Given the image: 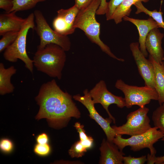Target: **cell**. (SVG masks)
Instances as JSON below:
<instances>
[{
	"label": "cell",
	"instance_id": "6da1fadb",
	"mask_svg": "<svg viewBox=\"0 0 164 164\" xmlns=\"http://www.w3.org/2000/svg\"><path fill=\"white\" fill-rule=\"evenodd\" d=\"M72 97L54 79L43 84L35 97L39 106L36 119L46 118L50 126L59 129L65 126L71 118H79L80 112Z\"/></svg>",
	"mask_w": 164,
	"mask_h": 164
},
{
	"label": "cell",
	"instance_id": "7a4b0ae2",
	"mask_svg": "<svg viewBox=\"0 0 164 164\" xmlns=\"http://www.w3.org/2000/svg\"><path fill=\"white\" fill-rule=\"evenodd\" d=\"M65 52L57 45L48 44L37 49L32 60L33 65L38 71L60 80L66 60Z\"/></svg>",
	"mask_w": 164,
	"mask_h": 164
},
{
	"label": "cell",
	"instance_id": "3957f363",
	"mask_svg": "<svg viewBox=\"0 0 164 164\" xmlns=\"http://www.w3.org/2000/svg\"><path fill=\"white\" fill-rule=\"evenodd\" d=\"M101 0H94L85 9L80 10L75 19L73 27L84 31L93 43L97 45L103 52L111 57L119 61L124 62V59L118 58L111 51L100 37V25L96 20L95 15Z\"/></svg>",
	"mask_w": 164,
	"mask_h": 164
},
{
	"label": "cell",
	"instance_id": "277c9868",
	"mask_svg": "<svg viewBox=\"0 0 164 164\" xmlns=\"http://www.w3.org/2000/svg\"><path fill=\"white\" fill-rule=\"evenodd\" d=\"M164 137V134L154 126L144 133L131 136L128 138H123L121 135H116L113 142L121 151L127 146H130L131 150L134 152L145 148L149 149L150 154L147 155V163L153 164L155 163L156 152L153 145Z\"/></svg>",
	"mask_w": 164,
	"mask_h": 164
},
{
	"label": "cell",
	"instance_id": "5b68a950",
	"mask_svg": "<svg viewBox=\"0 0 164 164\" xmlns=\"http://www.w3.org/2000/svg\"><path fill=\"white\" fill-rule=\"evenodd\" d=\"M34 15L32 13L27 18L22 29L14 42L5 50L3 56L5 59L12 63L16 62L18 59L21 60L25 67L32 73L33 71V61L28 56L26 50L27 34L30 29H34Z\"/></svg>",
	"mask_w": 164,
	"mask_h": 164
},
{
	"label": "cell",
	"instance_id": "8992f818",
	"mask_svg": "<svg viewBox=\"0 0 164 164\" xmlns=\"http://www.w3.org/2000/svg\"><path fill=\"white\" fill-rule=\"evenodd\" d=\"M115 86L123 93L125 107L127 108L135 105L144 108L152 100L158 101L159 99L158 94L156 90L146 86L138 87L130 85L122 80L118 79L116 81Z\"/></svg>",
	"mask_w": 164,
	"mask_h": 164
},
{
	"label": "cell",
	"instance_id": "52a82bcc",
	"mask_svg": "<svg viewBox=\"0 0 164 164\" xmlns=\"http://www.w3.org/2000/svg\"><path fill=\"white\" fill-rule=\"evenodd\" d=\"M33 13L36 23L34 29L40 39L37 49H43L48 44L53 43L59 45L66 51H69L71 43L68 36L60 35L52 29L40 11L36 10Z\"/></svg>",
	"mask_w": 164,
	"mask_h": 164
},
{
	"label": "cell",
	"instance_id": "ba28073f",
	"mask_svg": "<svg viewBox=\"0 0 164 164\" xmlns=\"http://www.w3.org/2000/svg\"><path fill=\"white\" fill-rule=\"evenodd\" d=\"M149 109L140 107L130 113L126 117L127 121L122 125L111 126L116 135H125L131 136L144 133L151 128L150 120L147 114Z\"/></svg>",
	"mask_w": 164,
	"mask_h": 164
},
{
	"label": "cell",
	"instance_id": "9c48e42d",
	"mask_svg": "<svg viewBox=\"0 0 164 164\" xmlns=\"http://www.w3.org/2000/svg\"><path fill=\"white\" fill-rule=\"evenodd\" d=\"M89 92L94 103L100 104L115 124V119L110 112L108 107L112 104H115L120 108L125 107L124 98L115 95L109 91L105 81L102 80L98 82Z\"/></svg>",
	"mask_w": 164,
	"mask_h": 164
},
{
	"label": "cell",
	"instance_id": "30bf717a",
	"mask_svg": "<svg viewBox=\"0 0 164 164\" xmlns=\"http://www.w3.org/2000/svg\"><path fill=\"white\" fill-rule=\"evenodd\" d=\"M83 94V96H80L79 94L75 95L73 96V98L81 103L86 108L89 112V116L101 128L106 135L107 139L113 142L116 134L110 126V124L113 121L109 117L105 119L98 113L87 89L84 91Z\"/></svg>",
	"mask_w": 164,
	"mask_h": 164
},
{
	"label": "cell",
	"instance_id": "8fae6325",
	"mask_svg": "<svg viewBox=\"0 0 164 164\" xmlns=\"http://www.w3.org/2000/svg\"><path fill=\"white\" fill-rule=\"evenodd\" d=\"M130 48L145 86L155 89V75L152 64L140 51L139 43H131Z\"/></svg>",
	"mask_w": 164,
	"mask_h": 164
},
{
	"label": "cell",
	"instance_id": "7c38bea8",
	"mask_svg": "<svg viewBox=\"0 0 164 164\" xmlns=\"http://www.w3.org/2000/svg\"><path fill=\"white\" fill-rule=\"evenodd\" d=\"M100 164H122L125 154L113 142L104 138L99 148Z\"/></svg>",
	"mask_w": 164,
	"mask_h": 164
},
{
	"label": "cell",
	"instance_id": "4fadbf2b",
	"mask_svg": "<svg viewBox=\"0 0 164 164\" xmlns=\"http://www.w3.org/2000/svg\"><path fill=\"white\" fill-rule=\"evenodd\" d=\"M164 36L158 28H154L149 33L146 37L145 46L146 50L153 59L161 64L163 60L164 51L162 48V40Z\"/></svg>",
	"mask_w": 164,
	"mask_h": 164
},
{
	"label": "cell",
	"instance_id": "5bb4252c",
	"mask_svg": "<svg viewBox=\"0 0 164 164\" xmlns=\"http://www.w3.org/2000/svg\"><path fill=\"white\" fill-rule=\"evenodd\" d=\"M123 19L124 21L132 22L137 27L139 32L140 50L146 57H147L148 53L145 46L146 37L151 30L154 28H159L158 24L151 17L145 20L135 19L126 16Z\"/></svg>",
	"mask_w": 164,
	"mask_h": 164
},
{
	"label": "cell",
	"instance_id": "9a60e30c",
	"mask_svg": "<svg viewBox=\"0 0 164 164\" xmlns=\"http://www.w3.org/2000/svg\"><path fill=\"white\" fill-rule=\"evenodd\" d=\"M15 12L0 15V35L10 31H20L26 20L17 16Z\"/></svg>",
	"mask_w": 164,
	"mask_h": 164
},
{
	"label": "cell",
	"instance_id": "2e32d148",
	"mask_svg": "<svg viewBox=\"0 0 164 164\" xmlns=\"http://www.w3.org/2000/svg\"><path fill=\"white\" fill-rule=\"evenodd\" d=\"M17 69L12 66L5 68L4 64L0 63V94L4 95L12 93L15 87L11 80L12 76L15 74Z\"/></svg>",
	"mask_w": 164,
	"mask_h": 164
},
{
	"label": "cell",
	"instance_id": "e0dca14e",
	"mask_svg": "<svg viewBox=\"0 0 164 164\" xmlns=\"http://www.w3.org/2000/svg\"><path fill=\"white\" fill-rule=\"evenodd\" d=\"M149 60L152 64L155 72V89L159 95V105L164 103V62L160 64L150 55Z\"/></svg>",
	"mask_w": 164,
	"mask_h": 164
},
{
	"label": "cell",
	"instance_id": "ac0fdd59",
	"mask_svg": "<svg viewBox=\"0 0 164 164\" xmlns=\"http://www.w3.org/2000/svg\"><path fill=\"white\" fill-rule=\"evenodd\" d=\"M139 0H123L114 12L111 19L115 23L118 24L122 21L125 16H129L132 11V5Z\"/></svg>",
	"mask_w": 164,
	"mask_h": 164
},
{
	"label": "cell",
	"instance_id": "d6986e66",
	"mask_svg": "<svg viewBox=\"0 0 164 164\" xmlns=\"http://www.w3.org/2000/svg\"><path fill=\"white\" fill-rule=\"evenodd\" d=\"M134 5L137 9L135 14L144 13L154 19L158 23L159 27L164 29V22L162 16V12L161 11L158 12L156 10L152 11L148 10L144 7L140 0L136 2Z\"/></svg>",
	"mask_w": 164,
	"mask_h": 164
},
{
	"label": "cell",
	"instance_id": "ffe728a7",
	"mask_svg": "<svg viewBox=\"0 0 164 164\" xmlns=\"http://www.w3.org/2000/svg\"><path fill=\"white\" fill-rule=\"evenodd\" d=\"M80 10L74 5L67 9H61L57 11V15L62 17L70 28L74 32L75 29L73 27L77 16Z\"/></svg>",
	"mask_w": 164,
	"mask_h": 164
},
{
	"label": "cell",
	"instance_id": "44dd1931",
	"mask_svg": "<svg viewBox=\"0 0 164 164\" xmlns=\"http://www.w3.org/2000/svg\"><path fill=\"white\" fill-rule=\"evenodd\" d=\"M53 26L54 30L58 33L62 35L68 36L74 32L70 28L64 19L58 15L53 19Z\"/></svg>",
	"mask_w": 164,
	"mask_h": 164
},
{
	"label": "cell",
	"instance_id": "7402d4cb",
	"mask_svg": "<svg viewBox=\"0 0 164 164\" xmlns=\"http://www.w3.org/2000/svg\"><path fill=\"white\" fill-rule=\"evenodd\" d=\"M46 0H13L14 6L11 12L27 10L32 9L36 4Z\"/></svg>",
	"mask_w": 164,
	"mask_h": 164
},
{
	"label": "cell",
	"instance_id": "603a6c76",
	"mask_svg": "<svg viewBox=\"0 0 164 164\" xmlns=\"http://www.w3.org/2000/svg\"><path fill=\"white\" fill-rule=\"evenodd\" d=\"M152 119L154 126L164 134V103L154 111Z\"/></svg>",
	"mask_w": 164,
	"mask_h": 164
},
{
	"label": "cell",
	"instance_id": "cb8c5ba5",
	"mask_svg": "<svg viewBox=\"0 0 164 164\" xmlns=\"http://www.w3.org/2000/svg\"><path fill=\"white\" fill-rule=\"evenodd\" d=\"M19 31H10L3 34L0 40V52L4 51L17 38Z\"/></svg>",
	"mask_w": 164,
	"mask_h": 164
},
{
	"label": "cell",
	"instance_id": "d4e9b609",
	"mask_svg": "<svg viewBox=\"0 0 164 164\" xmlns=\"http://www.w3.org/2000/svg\"><path fill=\"white\" fill-rule=\"evenodd\" d=\"M87 150L79 140L72 145L68 151V153L72 158H79L84 156Z\"/></svg>",
	"mask_w": 164,
	"mask_h": 164
},
{
	"label": "cell",
	"instance_id": "484cf974",
	"mask_svg": "<svg viewBox=\"0 0 164 164\" xmlns=\"http://www.w3.org/2000/svg\"><path fill=\"white\" fill-rule=\"evenodd\" d=\"M33 151L34 153L38 155L45 157L48 155L50 154L51 149L50 145L48 143L44 144L37 143L34 146Z\"/></svg>",
	"mask_w": 164,
	"mask_h": 164
},
{
	"label": "cell",
	"instance_id": "4316f807",
	"mask_svg": "<svg viewBox=\"0 0 164 164\" xmlns=\"http://www.w3.org/2000/svg\"><path fill=\"white\" fill-rule=\"evenodd\" d=\"M14 148V144L10 139L7 138L1 139L0 149L2 152L5 154L10 153L13 151Z\"/></svg>",
	"mask_w": 164,
	"mask_h": 164
},
{
	"label": "cell",
	"instance_id": "83f0119b",
	"mask_svg": "<svg viewBox=\"0 0 164 164\" xmlns=\"http://www.w3.org/2000/svg\"><path fill=\"white\" fill-rule=\"evenodd\" d=\"M123 0H110L109 2H108L105 13L107 20L111 19V17L115 10Z\"/></svg>",
	"mask_w": 164,
	"mask_h": 164
},
{
	"label": "cell",
	"instance_id": "f1b7e54d",
	"mask_svg": "<svg viewBox=\"0 0 164 164\" xmlns=\"http://www.w3.org/2000/svg\"><path fill=\"white\" fill-rule=\"evenodd\" d=\"M147 160V157L145 155L138 157H132L129 155L124 156L123 162L124 164H144Z\"/></svg>",
	"mask_w": 164,
	"mask_h": 164
},
{
	"label": "cell",
	"instance_id": "f546056e",
	"mask_svg": "<svg viewBox=\"0 0 164 164\" xmlns=\"http://www.w3.org/2000/svg\"><path fill=\"white\" fill-rule=\"evenodd\" d=\"M79 134L80 140L84 141L87 139L91 136H88L85 133L84 126L79 122H76L74 125Z\"/></svg>",
	"mask_w": 164,
	"mask_h": 164
},
{
	"label": "cell",
	"instance_id": "4dcf8cb0",
	"mask_svg": "<svg viewBox=\"0 0 164 164\" xmlns=\"http://www.w3.org/2000/svg\"><path fill=\"white\" fill-rule=\"evenodd\" d=\"M14 6L13 0H0V8L6 13L10 12Z\"/></svg>",
	"mask_w": 164,
	"mask_h": 164
},
{
	"label": "cell",
	"instance_id": "1f68e13d",
	"mask_svg": "<svg viewBox=\"0 0 164 164\" xmlns=\"http://www.w3.org/2000/svg\"><path fill=\"white\" fill-rule=\"evenodd\" d=\"M94 0H75L74 5L80 10L87 7Z\"/></svg>",
	"mask_w": 164,
	"mask_h": 164
},
{
	"label": "cell",
	"instance_id": "d6a6232c",
	"mask_svg": "<svg viewBox=\"0 0 164 164\" xmlns=\"http://www.w3.org/2000/svg\"><path fill=\"white\" fill-rule=\"evenodd\" d=\"M37 143L40 144L48 143L49 142V137L48 135L45 132H43L38 135L36 137Z\"/></svg>",
	"mask_w": 164,
	"mask_h": 164
},
{
	"label": "cell",
	"instance_id": "836d02e7",
	"mask_svg": "<svg viewBox=\"0 0 164 164\" xmlns=\"http://www.w3.org/2000/svg\"><path fill=\"white\" fill-rule=\"evenodd\" d=\"M161 140L163 141H164V137L161 139ZM163 162H164V155L160 157H156L155 163L156 164H162Z\"/></svg>",
	"mask_w": 164,
	"mask_h": 164
},
{
	"label": "cell",
	"instance_id": "e575fe53",
	"mask_svg": "<svg viewBox=\"0 0 164 164\" xmlns=\"http://www.w3.org/2000/svg\"><path fill=\"white\" fill-rule=\"evenodd\" d=\"M141 2H146L149 1V0H140Z\"/></svg>",
	"mask_w": 164,
	"mask_h": 164
},
{
	"label": "cell",
	"instance_id": "d590c367",
	"mask_svg": "<svg viewBox=\"0 0 164 164\" xmlns=\"http://www.w3.org/2000/svg\"><path fill=\"white\" fill-rule=\"evenodd\" d=\"M162 164H164V162H162Z\"/></svg>",
	"mask_w": 164,
	"mask_h": 164
}]
</instances>
